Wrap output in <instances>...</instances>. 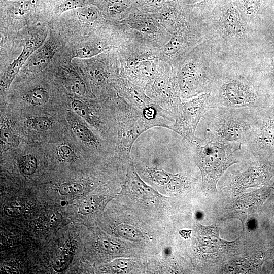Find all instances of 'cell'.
I'll return each instance as SVG.
<instances>
[{
	"label": "cell",
	"mask_w": 274,
	"mask_h": 274,
	"mask_svg": "<svg viewBox=\"0 0 274 274\" xmlns=\"http://www.w3.org/2000/svg\"><path fill=\"white\" fill-rule=\"evenodd\" d=\"M71 107L78 115L89 123H94L95 121L92 112L84 103L79 100L75 99L71 103Z\"/></svg>",
	"instance_id": "cell-17"
},
{
	"label": "cell",
	"mask_w": 274,
	"mask_h": 274,
	"mask_svg": "<svg viewBox=\"0 0 274 274\" xmlns=\"http://www.w3.org/2000/svg\"><path fill=\"white\" fill-rule=\"evenodd\" d=\"M43 39L38 37L29 40L24 46L23 50L18 57L9 64L3 75L1 85L3 89L7 90L18 71L26 60L41 45Z\"/></svg>",
	"instance_id": "cell-8"
},
{
	"label": "cell",
	"mask_w": 274,
	"mask_h": 274,
	"mask_svg": "<svg viewBox=\"0 0 274 274\" xmlns=\"http://www.w3.org/2000/svg\"><path fill=\"white\" fill-rule=\"evenodd\" d=\"M49 98L48 92L40 87L33 88L24 95V98L27 102L35 106L44 105L48 101Z\"/></svg>",
	"instance_id": "cell-12"
},
{
	"label": "cell",
	"mask_w": 274,
	"mask_h": 274,
	"mask_svg": "<svg viewBox=\"0 0 274 274\" xmlns=\"http://www.w3.org/2000/svg\"><path fill=\"white\" fill-rule=\"evenodd\" d=\"M60 214H57V215H55L54 216H53L52 219H51V221L53 222V223H55L57 221H59L60 220L61 218L59 219V217H60Z\"/></svg>",
	"instance_id": "cell-32"
},
{
	"label": "cell",
	"mask_w": 274,
	"mask_h": 274,
	"mask_svg": "<svg viewBox=\"0 0 274 274\" xmlns=\"http://www.w3.org/2000/svg\"><path fill=\"white\" fill-rule=\"evenodd\" d=\"M4 210L5 213L8 216H18L19 214L18 210L12 207H5Z\"/></svg>",
	"instance_id": "cell-30"
},
{
	"label": "cell",
	"mask_w": 274,
	"mask_h": 274,
	"mask_svg": "<svg viewBox=\"0 0 274 274\" xmlns=\"http://www.w3.org/2000/svg\"><path fill=\"white\" fill-rule=\"evenodd\" d=\"M192 149L194 160L201 172L202 186L211 192L216 191L217 184L224 172L250 153L239 143L212 141L203 145L193 144Z\"/></svg>",
	"instance_id": "cell-2"
},
{
	"label": "cell",
	"mask_w": 274,
	"mask_h": 274,
	"mask_svg": "<svg viewBox=\"0 0 274 274\" xmlns=\"http://www.w3.org/2000/svg\"><path fill=\"white\" fill-rule=\"evenodd\" d=\"M130 24L134 28L143 33H153L156 30L155 25L147 20L133 21Z\"/></svg>",
	"instance_id": "cell-23"
},
{
	"label": "cell",
	"mask_w": 274,
	"mask_h": 274,
	"mask_svg": "<svg viewBox=\"0 0 274 274\" xmlns=\"http://www.w3.org/2000/svg\"><path fill=\"white\" fill-rule=\"evenodd\" d=\"M272 74H273V75L274 76V61H273V63Z\"/></svg>",
	"instance_id": "cell-33"
},
{
	"label": "cell",
	"mask_w": 274,
	"mask_h": 274,
	"mask_svg": "<svg viewBox=\"0 0 274 274\" xmlns=\"http://www.w3.org/2000/svg\"><path fill=\"white\" fill-rule=\"evenodd\" d=\"M29 124L38 132H44L48 130L52 126V122L46 117H36L30 119Z\"/></svg>",
	"instance_id": "cell-19"
},
{
	"label": "cell",
	"mask_w": 274,
	"mask_h": 274,
	"mask_svg": "<svg viewBox=\"0 0 274 274\" xmlns=\"http://www.w3.org/2000/svg\"><path fill=\"white\" fill-rule=\"evenodd\" d=\"M184 42L185 38L182 33L177 32L175 33L164 46L165 54L168 55L176 54L182 49Z\"/></svg>",
	"instance_id": "cell-14"
},
{
	"label": "cell",
	"mask_w": 274,
	"mask_h": 274,
	"mask_svg": "<svg viewBox=\"0 0 274 274\" xmlns=\"http://www.w3.org/2000/svg\"><path fill=\"white\" fill-rule=\"evenodd\" d=\"M216 106L265 108L263 97L252 77L233 74L217 77L211 92Z\"/></svg>",
	"instance_id": "cell-3"
},
{
	"label": "cell",
	"mask_w": 274,
	"mask_h": 274,
	"mask_svg": "<svg viewBox=\"0 0 274 274\" xmlns=\"http://www.w3.org/2000/svg\"><path fill=\"white\" fill-rule=\"evenodd\" d=\"M138 70L142 74L149 76L153 72V65L149 61L141 62L137 66Z\"/></svg>",
	"instance_id": "cell-27"
},
{
	"label": "cell",
	"mask_w": 274,
	"mask_h": 274,
	"mask_svg": "<svg viewBox=\"0 0 274 274\" xmlns=\"http://www.w3.org/2000/svg\"><path fill=\"white\" fill-rule=\"evenodd\" d=\"M95 209V201L92 197L85 200L79 208V212L84 215L88 214Z\"/></svg>",
	"instance_id": "cell-26"
},
{
	"label": "cell",
	"mask_w": 274,
	"mask_h": 274,
	"mask_svg": "<svg viewBox=\"0 0 274 274\" xmlns=\"http://www.w3.org/2000/svg\"><path fill=\"white\" fill-rule=\"evenodd\" d=\"M220 0H206L204 4L208 5L213 6L215 4H216Z\"/></svg>",
	"instance_id": "cell-31"
},
{
	"label": "cell",
	"mask_w": 274,
	"mask_h": 274,
	"mask_svg": "<svg viewBox=\"0 0 274 274\" xmlns=\"http://www.w3.org/2000/svg\"><path fill=\"white\" fill-rule=\"evenodd\" d=\"M217 77L207 64L189 61L184 64L177 74L179 93L189 98L211 92Z\"/></svg>",
	"instance_id": "cell-4"
},
{
	"label": "cell",
	"mask_w": 274,
	"mask_h": 274,
	"mask_svg": "<svg viewBox=\"0 0 274 274\" xmlns=\"http://www.w3.org/2000/svg\"><path fill=\"white\" fill-rule=\"evenodd\" d=\"M214 8V21L220 32L232 39H243L247 33L246 21L232 0H220Z\"/></svg>",
	"instance_id": "cell-6"
},
{
	"label": "cell",
	"mask_w": 274,
	"mask_h": 274,
	"mask_svg": "<svg viewBox=\"0 0 274 274\" xmlns=\"http://www.w3.org/2000/svg\"><path fill=\"white\" fill-rule=\"evenodd\" d=\"M53 55L50 46H45L37 51L30 58L26 65L27 71L36 73L43 70L49 64Z\"/></svg>",
	"instance_id": "cell-9"
},
{
	"label": "cell",
	"mask_w": 274,
	"mask_h": 274,
	"mask_svg": "<svg viewBox=\"0 0 274 274\" xmlns=\"http://www.w3.org/2000/svg\"><path fill=\"white\" fill-rule=\"evenodd\" d=\"M99 245L102 249L110 251H115L116 248H117V245L105 239L100 240L99 242Z\"/></svg>",
	"instance_id": "cell-29"
},
{
	"label": "cell",
	"mask_w": 274,
	"mask_h": 274,
	"mask_svg": "<svg viewBox=\"0 0 274 274\" xmlns=\"http://www.w3.org/2000/svg\"><path fill=\"white\" fill-rule=\"evenodd\" d=\"M215 107L211 92L200 94L181 104L176 132L191 143L198 145L195 136L197 127L204 114Z\"/></svg>",
	"instance_id": "cell-5"
},
{
	"label": "cell",
	"mask_w": 274,
	"mask_h": 274,
	"mask_svg": "<svg viewBox=\"0 0 274 274\" xmlns=\"http://www.w3.org/2000/svg\"><path fill=\"white\" fill-rule=\"evenodd\" d=\"M18 166L23 174L30 175L35 172L37 168L36 158L31 154L22 156L18 160Z\"/></svg>",
	"instance_id": "cell-16"
},
{
	"label": "cell",
	"mask_w": 274,
	"mask_h": 274,
	"mask_svg": "<svg viewBox=\"0 0 274 274\" xmlns=\"http://www.w3.org/2000/svg\"><path fill=\"white\" fill-rule=\"evenodd\" d=\"M57 154L60 160L65 162L71 161L76 157L73 149L66 145H62L58 148Z\"/></svg>",
	"instance_id": "cell-24"
},
{
	"label": "cell",
	"mask_w": 274,
	"mask_h": 274,
	"mask_svg": "<svg viewBox=\"0 0 274 274\" xmlns=\"http://www.w3.org/2000/svg\"><path fill=\"white\" fill-rule=\"evenodd\" d=\"M101 51L100 48L97 46H87L77 50L73 57L79 58H88L96 55Z\"/></svg>",
	"instance_id": "cell-21"
},
{
	"label": "cell",
	"mask_w": 274,
	"mask_h": 274,
	"mask_svg": "<svg viewBox=\"0 0 274 274\" xmlns=\"http://www.w3.org/2000/svg\"><path fill=\"white\" fill-rule=\"evenodd\" d=\"M78 16L82 20L92 22L97 19L98 13L92 8L87 7L81 9L78 12Z\"/></svg>",
	"instance_id": "cell-25"
},
{
	"label": "cell",
	"mask_w": 274,
	"mask_h": 274,
	"mask_svg": "<svg viewBox=\"0 0 274 274\" xmlns=\"http://www.w3.org/2000/svg\"><path fill=\"white\" fill-rule=\"evenodd\" d=\"M82 186L77 183L70 182L62 184L59 188V193L63 195H73L80 193Z\"/></svg>",
	"instance_id": "cell-22"
},
{
	"label": "cell",
	"mask_w": 274,
	"mask_h": 274,
	"mask_svg": "<svg viewBox=\"0 0 274 274\" xmlns=\"http://www.w3.org/2000/svg\"><path fill=\"white\" fill-rule=\"evenodd\" d=\"M84 5V0H65L55 7L54 13L60 15L68 10L82 7Z\"/></svg>",
	"instance_id": "cell-20"
},
{
	"label": "cell",
	"mask_w": 274,
	"mask_h": 274,
	"mask_svg": "<svg viewBox=\"0 0 274 274\" xmlns=\"http://www.w3.org/2000/svg\"><path fill=\"white\" fill-rule=\"evenodd\" d=\"M259 110L216 106L201 119L199 145L210 141L237 143L247 148L260 124Z\"/></svg>",
	"instance_id": "cell-1"
},
{
	"label": "cell",
	"mask_w": 274,
	"mask_h": 274,
	"mask_svg": "<svg viewBox=\"0 0 274 274\" xmlns=\"http://www.w3.org/2000/svg\"><path fill=\"white\" fill-rule=\"evenodd\" d=\"M67 120L73 131L81 141L95 147L99 145L95 135L86 126L71 115Z\"/></svg>",
	"instance_id": "cell-10"
},
{
	"label": "cell",
	"mask_w": 274,
	"mask_h": 274,
	"mask_svg": "<svg viewBox=\"0 0 274 274\" xmlns=\"http://www.w3.org/2000/svg\"><path fill=\"white\" fill-rule=\"evenodd\" d=\"M126 5L122 0H113L111 2L110 9L111 11L119 12L126 7Z\"/></svg>",
	"instance_id": "cell-28"
},
{
	"label": "cell",
	"mask_w": 274,
	"mask_h": 274,
	"mask_svg": "<svg viewBox=\"0 0 274 274\" xmlns=\"http://www.w3.org/2000/svg\"><path fill=\"white\" fill-rule=\"evenodd\" d=\"M119 234L128 239L139 241L143 236L142 233L133 227L126 224H121L118 226Z\"/></svg>",
	"instance_id": "cell-18"
},
{
	"label": "cell",
	"mask_w": 274,
	"mask_h": 274,
	"mask_svg": "<svg viewBox=\"0 0 274 274\" xmlns=\"http://www.w3.org/2000/svg\"><path fill=\"white\" fill-rule=\"evenodd\" d=\"M245 21L255 19L259 13L261 0H232Z\"/></svg>",
	"instance_id": "cell-11"
},
{
	"label": "cell",
	"mask_w": 274,
	"mask_h": 274,
	"mask_svg": "<svg viewBox=\"0 0 274 274\" xmlns=\"http://www.w3.org/2000/svg\"><path fill=\"white\" fill-rule=\"evenodd\" d=\"M260 124L247 147L254 154L265 156L274 149V110H259Z\"/></svg>",
	"instance_id": "cell-7"
},
{
	"label": "cell",
	"mask_w": 274,
	"mask_h": 274,
	"mask_svg": "<svg viewBox=\"0 0 274 274\" xmlns=\"http://www.w3.org/2000/svg\"><path fill=\"white\" fill-rule=\"evenodd\" d=\"M64 85L71 92L79 95L85 93V87L83 81L77 75L70 74L67 76L64 81Z\"/></svg>",
	"instance_id": "cell-15"
},
{
	"label": "cell",
	"mask_w": 274,
	"mask_h": 274,
	"mask_svg": "<svg viewBox=\"0 0 274 274\" xmlns=\"http://www.w3.org/2000/svg\"><path fill=\"white\" fill-rule=\"evenodd\" d=\"M1 132V147L3 150H6L18 145L19 141L13 134L6 121L2 124Z\"/></svg>",
	"instance_id": "cell-13"
}]
</instances>
